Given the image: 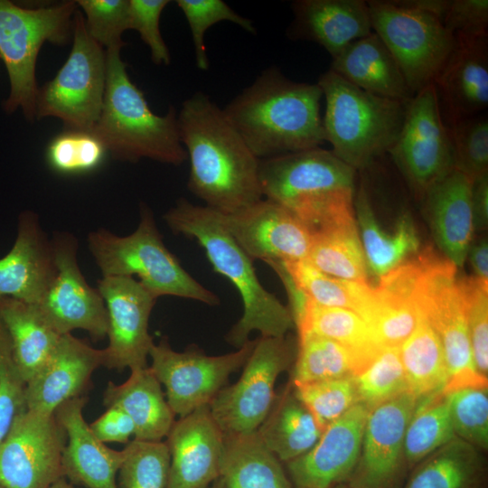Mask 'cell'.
<instances>
[{
    "label": "cell",
    "mask_w": 488,
    "mask_h": 488,
    "mask_svg": "<svg viewBox=\"0 0 488 488\" xmlns=\"http://www.w3.org/2000/svg\"><path fill=\"white\" fill-rule=\"evenodd\" d=\"M322 98L317 83L294 81L271 66L223 111L261 160L319 147L325 142Z\"/></svg>",
    "instance_id": "cell-2"
},
{
    "label": "cell",
    "mask_w": 488,
    "mask_h": 488,
    "mask_svg": "<svg viewBox=\"0 0 488 488\" xmlns=\"http://www.w3.org/2000/svg\"><path fill=\"white\" fill-rule=\"evenodd\" d=\"M88 33L104 50L125 45L122 33L129 29V0H78Z\"/></svg>",
    "instance_id": "cell-49"
},
{
    "label": "cell",
    "mask_w": 488,
    "mask_h": 488,
    "mask_svg": "<svg viewBox=\"0 0 488 488\" xmlns=\"http://www.w3.org/2000/svg\"><path fill=\"white\" fill-rule=\"evenodd\" d=\"M473 180L456 168L433 184L422 196L434 238L445 257L463 266L474 230Z\"/></svg>",
    "instance_id": "cell-27"
},
{
    "label": "cell",
    "mask_w": 488,
    "mask_h": 488,
    "mask_svg": "<svg viewBox=\"0 0 488 488\" xmlns=\"http://www.w3.org/2000/svg\"><path fill=\"white\" fill-rule=\"evenodd\" d=\"M442 22L455 37H488V1L448 0Z\"/></svg>",
    "instance_id": "cell-53"
},
{
    "label": "cell",
    "mask_w": 488,
    "mask_h": 488,
    "mask_svg": "<svg viewBox=\"0 0 488 488\" xmlns=\"http://www.w3.org/2000/svg\"><path fill=\"white\" fill-rule=\"evenodd\" d=\"M387 155L418 199L455 168L450 132L434 84L408 102L399 134Z\"/></svg>",
    "instance_id": "cell-13"
},
{
    "label": "cell",
    "mask_w": 488,
    "mask_h": 488,
    "mask_svg": "<svg viewBox=\"0 0 488 488\" xmlns=\"http://www.w3.org/2000/svg\"><path fill=\"white\" fill-rule=\"evenodd\" d=\"M370 411L357 403L330 424L305 455L286 463L294 488H333L347 482L358 462Z\"/></svg>",
    "instance_id": "cell-20"
},
{
    "label": "cell",
    "mask_w": 488,
    "mask_h": 488,
    "mask_svg": "<svg viewBox=\"0 0 488 488\" xmlns=\"http://www.w3.org/2000/svg\"><path fill=\"white\" fill-rule=\"evenodd\" d=\"M470 262L477 279L488 283V243L483 237L468 249Z\"/></svg>",
    "instance_id": "cell-56"
},
{
    "label": "cell",
    "mask_w": 488,
    "mask_h": 488,
    "mask_svg": "<svg viewBox=\"0 0 488 488\" xmlns=\"http://www.w3.org/2000/svg\"><path fill=\"white\" fill-rule=\"evenodd\" d=\"M56 274L52 244L39 216L25 211L18 217L11 249L0 258V297L38 304Z\"/></svg>",
    "instance_id": "cell-23"
},
{
    "label": "cell",
    "mask_w": 488,
    "mask_h": 488,
    "mask_svg": "<svg viewBox=\"0 0 488 488\" xmlns=\"http://www.w3.org/2000/svg\"><path fill=\"white\" fill-rule=\"evenodd\" d=\"M306 261L333 277L367 282V263L357 225H350L312 236Z\"/></svg>",
    "instance_id": "cell-38"
},
{
    "label": "cell",
    "mask_w": 488,
    "mask_h": 488,
    "mask_svg": "<svg viewBox=\"0 0 488 488\" xmlns=\"http://www.w3.org/2000/svg\"><path fill=\"white\" fill-rule=\"evenodd\" d=\"M0 318L26 384L48 361L61 334L48 323L35 304L0 297Z\"/></svg>",
    "instance_id": "cell-30"
},
{
    "label": "cell",
    "mask_w": 488,
    "mask_h": 488,
    "mask_svg": "<svg viewBox=\"0 0 488 488\" xmlns=\"http://www.w3.org/2000/svg\"><path fill=\"white\" fill-rule=\"evenodd\" d=\"M209 488H226L222 480L219 477Z\"/></svg>",
    "instance_id": "cell-58"
},
{
    "label": "cell",
    "mask_w": 488,
    "mask_h": 488,
    "mask_svg": "<svg viewBox=\"0 0 488 488\" xmlns=\"http://www.w3.org/2000/svg\"><path fill=\"white\" fill-rule=\"evenodd\" d=\"M87 402V396H80L55 411L67 435L61 460L63 476L81 488H117V476L126 450L111 449L97 438L83 416Z\"/></svg>",
    "instance_id": "cell-24"
},
{
    "label": "cell",
    "mask_w": 488,
    "mask_h": 488,
    "mask_svg": "<svg viewBox=\"0 0 488 488\" xmlns=\"http://www.w3.org/2000/svg\"><path fill=\"white\" fill-rule=\"evenodd\" d=\"M52 244L56 274L35 305L60 334L80 329L95 342L103 340L108 329L106 305L99 289L89 285L80 268L77 238L70 232L57 231Z\"/></svg>",
    "instance_id": "cell-16"
},
{
    "label": "cell",
    "mask_w": 488,
    "mask_h": 488,
    "mask_svg": "<svg viewBox=\"0 0 488 488\" xmlns=\"http://www.w3.org/2000/svg\"><path fill=\"white\" fill-rule=\"evenodd\" d=\"M455 168L473 181L488 174V118L482 113L449 127Z\"/></svg>",
    "instance_id": "cell-48"
},
{
    "label": "cell",
    "mask_w": 488,
    "mask_h": 488,
    "mask_svg": "<svg viewBox=\"0 0 488 488\" xmlns=\"http://www.w3.org/2000/svg\"><path fill=\"white\" fill-rule=\"evenodd\" d=\"M455 39L433 83L447 127L483 113L488 106V37Z\"/></svg>",
    "instance_id": "cell-25"
},
{
    "label": "cell",
    "mask_w": 488,
    "mask_h": 488,
    "mask_svg": "<svg viewBox=\"0 0 488 488\" xmlns=\"http://www.w3.org/2000/svg\"><path fill=\"white\" fill-rule=\"evenodd\" d=\"M25 386L9 334L0 318V442L14 418L26 409Z\"/></svg>",
    "instance_id": "cell-50"
},
{
    "label": "cell",
    "mask_w": 488,
    "mask_h": 488,
    "mask_svg": "<svg viewBox=\"0 0 488 488\" xmlns=\"http://www.w3.org/2000/svg\"><path fill=\"white\" fill-rule=\"evenodd\" d=\"M71 38L68 59L38 90L35 118L54 117L63 122L65 129L91 130L103 106L106 51L88 33L80 9L74 14Z\"/></svg>",
    "instance_id": "cell-11"
},
{
    "label": "cell",
    "mask_w": 488,
    "mask_h": 488,
    "mask_svg": "<svg viewBox=\"0 0 488 488\" xmlns=\"http://www.w3.org/2000/svg\"><path fill=\"white\" fill-rule=\"evenodd\" d=\"M126 457L117 476V488H166L170 453L165 441L134 438L127 444Z\"/></svg>",
    "instance_id": "cell-42"
},
{
    "label": "cell",
    "mask_w": 488,
    "mask_h": 488,
    "mask_svg": "<svg viewBox=\"0 0 488 488\" xmlns=\"http://www.w3.org/2000/svg\"><path fill=\"white\" fill-rule=\"evenodd\" d=\"M293 386L296 397L324 431L359 403L354 378H340Z\"/></svg>",
    "instance_id": "cell-46"
},
{
    "label": "cell",
    "mask_w": 488,
    "mask_h": 488,
    "mask_svg": "<svg viewBox=\"0 0 488 488\" xmlns=\"http://www.w3.org/2000/svg\"><path fill=\"white\" fill-rule=\"evenodd\" d=\"M269 265L280 267L294 286L311 302L323 306L353 311L366 323L374 301V287L368 283L342 280L320 272L306 260Z\"/></svg>",
    "instance_id": "cell-36"
},
{
    "label": "cell",
    "mask_w": 488,
    "mask_h": 488,
    "mask_svg": "<svg viewBox=\"0 0 488 488\" xmlns=\"http://www.w3.org/2000/svg\"><path fill=\"white\" fill-rule=\"evenodd\" d=\"M414 332L399 348L408 391L418 399L444 392L447 370L439 337L418 313Z\"/></svg>",
    "instance_id": "cell-37"
},
{
    "label": "cell",
    "mask_w": 488,
    "mask_h": 488,
    "mask_svg": "<svg viewBox=\"0 0 488 488\" xmlns=\"http://www.w3.org/2000/svg\"><path fill=\"white\" fill-rule=\"evenodd\" d=\"M367 4L372 31L394 57L412 95L433 84L456 44L442 20L404 0Z\"/></svg>",
    "instance_id": "cell-10"
},
{
    "label": "cell",
    "mask_w": 488,
    "mask_h": 488,
    "mask_svg": "<svg viewBox=\"0 0 488 488\" xmlns=\"http://www.w3.org/2000/svg\"><path fill=\"white\" fill-rule=\"evenodd\" d=\"M106 89L99 120L92 129L117 160L136 163L148 158L181 165L186 151L181 142L177 112L155 114L144 93L130 80L120 50L106 51Z\"/></svg>",
    "instance_id": "cell-5"
},
{
    "label": "cell",
    "mask_w": 488,
    "mask_h": 488,
    "mask_svg": "<svg viewBox=\"0 0 488 488\" xmlns=\"http://www.w3.org/2000/svg\"><path fill=\"white\" fill-rule=\"evenodd\" d=\"M257 433L265 446L286 464L307 453L323 430L289 383L283 392L277 394Z\"/></svg>",
    "instance_id": "cell-32"
},
{
    "label": "cell",
    "mask_w": 488,
    "mask_h": 488,
    "mask_svg": "<svg viewBox=\"0 0 488 488\" xmlns=\"http://www.w3.org/2000/svg\"><path fill=\"white\" fill-rule=\"evenodd\" d=\"M354 381L359 403L369 411L408 391L399 349L382 348Z\"/></svg>",
    "instance_id": "cell-43"
},
{
    "label": "cell",
    "mask_w": 488,
    "mask_h": 488,
    "mask_svg": "<svg viewBox=\"0 0 488 488\" xmlns=\"http://www.w3.org/2000/svg\"><path fill=\"white\" fill-rule=\"evenodd\" d=\"M295 352L286 335L256 339L239 379L222 388L209 404L223 435L257 431L276 399L277 379L291 366Z\"/></svg>",
    "instance_id": "cell-12"
},
{
    "label": "cell",
    "mask_w": 488,
    "mask_h": 488,
    "mask_svg": "<svg viewBox=\"0 0 488 488\" xmlns=\"http://www.w3.org/2000/svg\"><path fill=\"white\" fill-rule=\"evenodd\" d=\"M89 427L97 438L103 443L127 444L136 433L134 422L129 416L115 407L107 408V410L89 425Z\"/></svg>",
    "instance_id": "cell-54"
},
{
    "label": "cell",
    "mask_w": 488,
    "mask_h": 488,
    "mask_svg": "<svg viewBox=\"0 0 488 488\" xmlns=\"http://www.w3.org/2000/svg\"><path fill=\"white\" fill-rule=\"evenodd\" d=\"M222 222L244 252L267 264L306 260L313 237L288 210L261 199L232 213H221Z\"/></svg>",
    "instance_id": "cell-19"
},
{
    "label": "cell",
    "mask_w": 488,
    "mask_h": 488,
    "mask_svg": "<svg viewBox=\"0 0 488 488\" xmlns=\"http://www.w3.org/2000/svg\"><path fill=\"white\" fill-rule=\"evenodd\" d=\"M290 5L294 17L286 36L317 43L332 59L373 33L367 1L295 0Z\"/></svg>",
    "instance_id": "cell-26"
},
{
    "label": "cell",
    "mask_w": 488,
    "mask_h": 488,
    "mask_svg": "<svg viewBox=\"0 0 488 488\" xmlns=\"http://www.w3.org/2000/svg\"><path fill=\"white\" fill-rule=\"evenodd\" d=\"M103 362V349L72 333L62 334L48 361L26 383V408L54 414L64 402L84 395L93 372Z\"/></svg>",
    "instance_id": "cell-22"
},
{
    "label": "cell",
    "mask_w": 488,
    "mask_h": 488,
    "mask_svg": "<svg viewBox=\"0 0 488 488\" xmlns=\"http://www.w3.org/2000/svg\"><path fill=\"white\" fill-rule=\"evenodd\" d=\"M181 142L190 162V192L206 206L232 213L263 198L259 159L211 98L198 91L177 113Z\"/></svg>",
    "instance_id": "cell-1"
},
{
    "label": "cell",
    "mask_w": 488,
    "mask_h": 488,
    "mask_svg": "<svg viewBox=\"0 0 488 488\" xmlns=\"http://www.w3.org/2000/svg\"><path fill=\"white\" fill-rule=\"evenodd\" d=\"M166 488H209L219 477L224 435L203 406L175 420L167 436Z\"/></svg>",
    "instance_id": "cell-21"
},
{
    "label": "cell",
    "mask_w": 488,
    "mask_h": 488,
    "mask_svg": "<svg viewBox=\"0 0 488 488\" xmlns=\"http://www.w3.org/2000/svg\"><path fill=\"white\" fill-rule=\"evenodd\" d=\"M97 288L108 318L103 366L117 371L147 367L154 343L148 331L149 318L157 298L131 277H102Z\"/></svg>",
    "instance_id": "cell-17"
},
{
    "label": "cell",
    "mask_w": 488,
    "mask_h": 488,
    "mask_svg": "<svg viewBox=\"0 0 488 488\" xmlns=\"http://www.w3.org/2000/svg\"><path fill=\"white\" fill-rule=\"evenodd\" d=\"M455 437L446 393L418 399L404 437L406 467L413 469Z\"/></svg>",
    "instance_id": "cell-39"
},
{
    "label": "cell",
    "mask_w": 488,
    "mask_h": 488,
    "mask_svg": "<svg viewBox=\"0 0 488 488\" xmlns=\"http://www.w3.org/2000/svg\"><path fill=\"white\" fill-rule=\"evenodd\" d=\"M356 192L354 211L367 267L381 277L415 254L418 250L419 240L408 214H403L399 218L394 232L382 230L375 218L370 195L363 183Z\"/></svg>",
    "instance_id": "cell-33"
},
{
    "label": "cell",
    "mask_w": 488,
    "mask_h": 488,
    "mask_svg": "<svg viewBox=\"0 0 488 488\" xmlns=\"http://www.w3.org/2000/svg\"><path fill=\"white\" fill-rule=\"evenodd\" d=\"M89 250L102 277L136 276L155 298L173 296L216 305L220 299L196 281L165 247L151 209L142 203L136 230L118 236L106 229L88 236Z\"/></svg>",
    "instance_id": "cell-7"
},
{
    "label": "cell",
    "mask_w": 488,
    "mask_h": 488,
    "mask_svg": "<svg viewBox=\"0 0 488 488\" xmlns=\"http://www.w3.org/2000/svg\"><path fill=\"white\" fill-rule=\"evenodd\" d=\"M361 371L355 356L338 343L300 335L291 384L294 386L340 378H354Z\"/></svg>",
    "instance_id": "cell-40"
},
{
    "label": "cell",
    "mask_w": 488,
    "mask_h": 488,
    "mask_svg": "<svg viewBox=\"0 0 488 488\" xmlns=\"http://www.w3.org/2000/svg\"><path fill=\"white\" fill-rule=\"evenodd\" d=\"M168 0H129V29L138 32L155 64L168 65L170 52L160 32L159 21Z\"/></svg>",
    "instance_id": "cell-52"
},
{
    "label": "cell",
    "mask_w": 488,
    "mask_h": 488,
    "mask_svg": "<svg viewBox=\"0 0 488 488\" xmlns=\"http://www.w3.org/2000/svg\"><path fill=\"white\" fill-rule=\"evenodd\" d=\"M422 273L416 304L437 333L445 356L447 382L444 392L468 386H487L474 366L469 339L466 302L456 267L428 248L420 253Z\"/></svg>",
    "instance_id": "cell-9"
},
{
    "label": "cell",
    "mask_w": 488,
    "mask_h": 488,
    "mask_svg": "<svg viewBox=\"0 0 488 488\" xmlns=\"http://www.w3.org/2000/svg\"><path fill=\"white\" fill-rule=\"evenodd\" d=\"M316 83L325 100L322 121L331 151L361 172L387 155L399 134L408 102L369 93L331 70Z\"/></svg>",
    "instance_id": "cell-6"
},
{
    "label": "cell",
    "mask_w": 488,
    "mask_h": 488,
    "mask_svg": "<svg viewBox=\"0 0 488 488\" xmlns=\"http://www.w3.org/2000/svg\"><path fill=\"white\" fill-rule=\"evenodd\" d=\"M472 211L474 227L484 230L488 222V174L473 181Z\"/></svg>",
    "instance_id": "cell-55"
},
{
    "label": "cell",
    "mask_w": 488,
    "mask_h": 488,
    "mask_svg": "<svg viewBox=\"0 0 488 488\" xmlns=\"http://www.w3.org/2000/svg\"><path fill=\"white\" fill-rule=\"evenodd\" d=\"M294 324L298 336L312 334L326 338L348 349L357 359L360 372L382 349L367 323L345 308L323 306L305 298L302 310L294 318Z\"/></svg>",
    "instance_id": "cell-35"
},
{
    "label": "cell",
    "mask_w": 488,
    "mask_h": 488,
    "mask_svg": "<svg viewBox=\"0 0 488 488\" xmlns=\"http://www.w3.org/2000/svg\"><path fill=\"white\" fill-rule=\"evenodd\" d=\"M330 70L380 97L402 102L414 97L394 57L374 32L352 42L332 59Z\"/></svg>",
    "instance_id": "cell-28"
},
{
    "label": "cell",
    "mask_w": 488,
    "mask_h": 488,
    "mask_svg": "<svg viewBox=\"0 0 488 488\" xmlns=\"http://www.w3.org/2000/svg\"><path fill=\"white\" fill-rule=\"evenodd\" d=\"M455 436L484 452L488 448L487 386L445 392Z\"/></svg>",
    "instance_id": "cell-45"
},
{
    "label": "cell",
    "mask_w": 488,
    "mask_h": 488,
    "mask_svg": "<svg viewBox=\"0 0 488 488\" xmlns=\"http://www.w3.org/2000/svg\"><path fill=\"white\" fill-rule=\"evenodd\" d=\"M164 220L175 234L195 239L214 271L229 279L240 295L243 314L226 336L230 343L240 348L253 331L262 337H283L294 327L289 307L261 285L253 260L227 230L220 211L180 198Z\"/></svg>",
    "instance_id": "cell-4"
},
{
    "label": "cell",
    "mask_w": 488,
    "mask_h": 488,
    "mask_svg": "<svg viewBox=\"0 0 488 488\" xmlns=\"http://www.w3.org/2000/svg\"><path fill=\"white\" fill-rule=\"evenodd\" d=\"M333 488H352L351 486H349L347 483H340L336 486H333Z\"/></svg>",
    "instance_id": "cell-59"
},
{
    "label": "cell",
    "mask_w": 488,
    "mask_h": 488,
    "mask_svg": "<svg viewBox=\"0 0 488 488\" xmlns=\"http://www.w3.org/2000/svg\"><path fill=\"white\" fill-rule=\"evenodd\" d=\"M103 403L129 416L136 427L134 438L139 440L163 441L175 421L161 383L149 366L132 370L122 384L108 381Z\"/></svg>",
    "instance_id": "cell-29"
},
{
    "label": "cell",
    "mask_w": 488,
    "mask_h": 488,
    "mask_svg": "<svg viewBox=\"0 0 488 488\" xmlns=\"http://www.w3.org/2000/svg\"><path fill=\"white\" fill-rule=\"evenodd\" d=\"M374 289L375 302L367 324L381 348L399 349L417 326V305L378 286Z\"/></svg>",
    "instance_id": "cell-44"
},
{
    "label": "cell",
    "mask_w": 488,
    "mask_h": 488,
    "mask_svg": "<svg viewBox=\"0 0 488 488\" xmlns=\"http://www.w3.org/2000/svg\"><path fill=\"white\" fill-rule=\"evenodd\" d=\"M176 5L188 22L196 66L201 70H208L210 68L204 34L212 25L228 21L236 23L249 33L256 34L253 21L236 13L222 0H177Z\"/></svg>",
    "instance_id": "cell-47"
},
{
    "label": "cell",
    "mask_w": 488,
    "mask_h": 488,
    "mask_svg": "<svg viewBox=\"0 0 488 488\" xmlns=\"http://www.w3.org/2000/svg\"><path fill=\"white\" fill-rule=\"evenodd\" d=\"M0 488H3V487L0 485Z\"/></svg>",
    "instance_id": "cell-60"
},
{
    "label": "cell",
    "mask_w": 488,
    "mask_h": 488,
    "mask_svg": "<svg viewBox=\"0 0 488 488\" xmlns=\"http://www.w3.org/2000/svg\"><path fill=\"white\" fill-rule=\"evenodd\" d=\"M466 302L469 339L478 373L488 374V283L476 277L459 280Z\"/></svg>",
    "instance_id": "cell-51"
},
{
    "label": "cell",
    "mask_w": 488,
    "mask_h": 488,
    "mask_svg": "<svg viewBox=\"0 0 488 488\" xmlns=\"http://www.w3.org/2000/svg\"><path fill=\"white\" fill-rule=\"evenodd\" d=\"M48 488H81L70 483L65 477H61Z\"/></svg>",
    "instance_id": "cell-57"
},
{
    "label": "cell",
    "mask_w": 488,
    "mask_h": 488,
    "mask_svg": "<svg viewBox=\"0 0 488 488\" xmlns=\"http://www.w3.org/2000/svg\"><path fill=\"white\" fill-rule=\"evenodd\" d=\"M255 343L249 340L236 352L210 356L194 347L176 352L166 338H162L150 348L149 367L165 387L166 400L174 414L183 418L209 406L230 376L243 367Z\"/></svg>",
    "instance_id": "cell-14"
},
{
    "label": "cell",
    "mask_w": 488,
    "mask_h": 488,
    "mask_svg": "<svg viewBox=\"0 0 488 488\" xmlns=\"http://www.w3.org/2000/svg\"><path fill=\"white\" fill-rule=\"evenodd\" d=\"M418 399L408 390L370 411L360 456L345 483L352 488H398L404 470V437Z\"/></svg>",
    "instance_id": "cell-18"
},
{
    "label": "cell",
    "mask_w": 488,
    "mask_h": 488,
    "mask_svg": "<svg viewBox=\"0 0 488 488\" xmlns=\"http://www.w3.org/2000/svg\"><path fill=\"white\" fill-rule=\"evenodd\" d=\"M482 451L455 437L418 463L400 488H485Z\"/></svg>",
    "instance_id": "cell-34"
},
{
    "label": "cell",
    "mask_w": 488,
    "mask_h": 488,
    "mask_svg": "<svg viewBox=\"0 0 488 488\" xmlns=\"http://www.w3.org/2000/svg\"><path fill=\"white\" fill-rule=\"evenodd\" d=\"M220 478L226 488H294L257 431L224 435Z\"/></svg>",
    "instance_id": "cell-31"
},
{
    "label": "cell",
    "mask_w": 488,
    "mask_h": 488,
    "mask_svg": "<svg viewBox=\"0 0 488 488\" xmlns=\"http://www.w3.org/2000/svg\"><path fill=\"white\" fill-rule=\"evenodd\" d=\"M64 427L54 414L25 409L0 442L3 488H48L63 476Z\"/></svg>",
    "instance_id": "cell-15"
},
{
    "label": "cell",
    "mask_w": 488,
    "mask_h": 488,
    "mask_svg": "<svg viewBox=\"0 0 488 488\" xmlns=\"http://www.w3.org/2000/svg\"><path fill=\"white\" fill-rule=\"evenodd\" d=\"M77 6L76 1H69L24 8L0 0V58L10 80V95L4 103L6 112L20 108L28 120L35 118L39 52L45 42L64 45L72 37Z\"/></svg>",
    "instance_id": "cell-8"
},
{
    "label": "cell",
    "mask_w": 488,
    "mask_h": 488,
    "mask_svg": "<svg viewBox=\"0 0 488 488\" xmlns=\"http://www.w3.org/2000/svg\"><path fill=\"white\" fill-rule=\"evenodd\" d=\"M356 173L319 147L259 160L262 194L316 235L355 224Z\"/></svg>",
    "instance_id": "cell-3"
},
{
    "label": "cell",
    "mask_w": 488,
    "mask_h": 488,
    "mask_svg": "<svg viewBox=\"0 0 488 488\" xmlns=\"http://www.w3.org/2000/svg\"><path fill=\"white\" fill-rule=\"evenodd\" d=\"M108 153L92 129H65L48 145L46 161L60 174H83L97 170Z\"/></svg>",
    "instance_id": "cell-41"
}]
</instances>
